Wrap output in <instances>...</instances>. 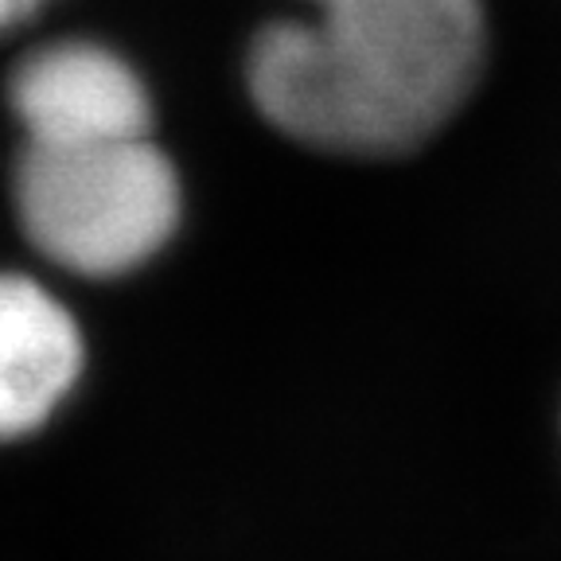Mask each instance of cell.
<instances>
[{"instance_id": "obj_1", "label": "cell", "mask_w": 561, "mask_h": 561, "mask_svg": "<svg viewBox=\"0 0 561 561\" xmlns=\"http://www.w3.org/2000/svg\"><path fill=\"white\" fill-rule=\"evenodd\" d=\"M250 44L262 117L335 157H402L445 129L483 67V0H305Z\"/></svg>"}, {"instance_id": "obj_2", "label": "cell", "mask_w": 561, "mask_h": 561, "mask_svg": "<svg viewBox=\"0 0 561 561\" xmlns=\"http://www.w3.org/2000/svg\"><path fill=\"white\" fill-rule=\"evenodd\" d=\"M12 192L27 242L82 277L137 270L180 222V180L152 137L90 145L24 140Z\"/></svg>"}, {"instance_id": "obj_3", "label": "cell", "mask_w": 561, "mask_h": 561, "mask_svg": "<svg viewBox=\"0 0 561 561\" xmlns=\"http://www.w3.org/2000/svg\"><path fill=\"white\" fill-rule=\"evenodd\" d=\"M9 102L27 145L149 137L152 105L137 70L110 47L70 39L20 59Z\"/></svg>"}, {"instance_id": "obj_4", "label": "cell", "mask_w": 561, "mask_h": 561, "mask_svg": "<svg viewBox=\"0 0 561 561\" xmlns=\"http://www.w3.org/2000/svg\"><path fill=\"white\" fill-rule=\"evenodd\" d=\"M82 375L75 316L35 280L0 273V445L39 433Z\"/></svg>"}, {"instance_id": "obj_5", "label": "cell", "mask_w": 561, "mask_h": 561, "mask_svg": "<svg viewBox=\"0 0 561 561\" xmlns=\"http://www.w3.org/2000/svg\"><path fill=\"white\" fill-rule=\"evenodd\" d=\"M47 0H0V32H12L24 20H32Z\"/></svg>"}]
</instances>
